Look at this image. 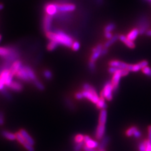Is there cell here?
Returning a JSON list of instances; mask_svg holds the SVG:
<instances>
[{"mask_svg":"<svg viewBox=\"0 0 151 151\" xmlns=\"http://www.w3.org/2000/svg\"><path fill=\"white\" fill-rule=\"evenodd\" d=\"M45 34L47 38L50 41H54L59 45H62L67 48H71L74 42L72 37L61 30H56L54 32L51 30L45 32Z\"/></svg>","mask_w":151,"mask_h":151,"instance_id":"cell-1","label":"cell"},{"mask_svg":"<svg viewBox=\"0 0 151 151\" xmlns=\"http://www.w3.org/2000/svg\"><path fill=\"white\" fill-rule=\"evenodd\" d=\"M83 91L82 92L83 97L93 104H96L100 97L95 89L88 83H85L83 85Z\"/></svg>","mask_w":151,"mask_h":151,"instance_id":"cell-2","label":"cell"},{"mask_svg":"<svg viewBox=\"0 0 151 151\" xmlns=\"http://www.w3.org/2000/svg\"><path fill=\"white\" fill-rule=\"evenodd\" d=\"M58 13L68 14L75 11L76 9V6L73 3H70L68 1H60L56 2Z\"/></svg>","mask_w":151,"mask_h":151,"instance_id":"cell-3","label":"cell"},{"mask_svg":"<svg viewBox=\"0 0 151 151\" xmlns=\"http://www.w3.org/2000/svg\"><path fill=\"white\" fill-rule=\"evenodd\" d=\"M129 71L127 70H119L113 74L111 80V83L114 88V91H116L119 87V82L122 77L128 75Z\"/></svg>","mask_w":151,"mask_h":151,"instance_id":"cell-4","label":"cell"},{"mask_svg":"<svg viewBox=\"0 0 151 151\" xmlns=\"http://www.w3.org/2000/svg\"><path fill=\"white\" fill-rule=\"evenodd\" d=\"M150 26V23L146 15H142L139 19L137 22V27L139 32V34L143 35L146 34Z\"/></svg>","mask_w":151,"mask_h":151,"instance_id":"cell-5","label":"cell"},{"mask_svg":"<svg viewBox=\"0 0 151 151\" xmlns=\"http://www.w3.org/2000/svg\"><path fill=\"white\" fill-rule=\"evenodd\" d=\"M114 88L111 82H107L103 87V90L101 93V96L104 97L108 101H111L113 99Z\"/></svg>","mask_w":151,"mask_h":151,"instance_id":"cell-6","label":"cell"},{"mask_svg":"<svg viewBox=\"0 0 151 151\" xmlns=\"http://www.w3.org/2000/svg\"><path fill=\"white\" fill-rule=\"evenodd\" d=\"M13 76L10 73L9 68H5L0 73V80L2 81L5 86L9 87L10 86L12 82Z\"/></svg>","mask_w":151,"mask_h":151,"instance_id":"cell-7","label":"cell"},{"mask_svg":"<svg viewBox=\"0 0 151 151\" xmlns=\"http://www.w3.org/2000/svg\"><path fill=\"white\" fill-rule=\"evenodd\" d=\"M45 14L51 16H54L58 13L56 2H50L44 6Z\"/></svg>","mask_w":151,"mask_h":151,"instance_id":"cell-8","label":"cell"},{"mask_svg":"<svg viewBox=\"0 0 151 151\" xmlns=\"http://www.w3.org/2000/svg\"><path fill=\"white\" fill-rule=\"evenodd\" d=\"M53 24V16H50L48 15L45 14L43 18V27L44 31L45 32H48L51 31Z\"/></svg>","mask_w":151,"mask_h":151,"instance_id":"cell-9","label":"cell"},{"mask_svg":"<svg viewBox=\"0 0 151 151\" xmlns=\"http://www.w3.org/2000/svg\"><path fill=\"white\" fill-rule=\"evenodd\" d=\"M16 76L18 78H19L20 80L22 81H26V82L30 81V79L29 78L25 65L22 66L20 70L17 72Z\"/></svg>","mask_w":151,"mask_h":151,"instance_id":"cell-10","label":"cell"},{"mask_svg":"<svg viewBox=\"0 0 151 151\" xmlns=\"http://www.w3.org/2000/svg\"><path fill=\"white\" fill-rule=\"evenodd\" d=\"M103 49V46L101 44H99L96 47L93 48L92 50V54L90 58V61L95 62L101 56Z\"/></svg>","mask_w":151,"mask_h":151,"instance_id":"cell-11","label":"cell"},{"mask_svg":"<svg viewBox=\"0 0 151 151\" xmlns=\"http://www.w3.org/2000/svg\"><path fill=\"white\" fill-rule=\"evenodd\" d=\"M83 143L85 145V146L92 148H98L99 143L96 140H93L91 139L88 135H85L84 136V140Z\"/></svg>","mask_w":151,"mask_h":151,"instance_id":"cell-12","label":"cell"},{"mask_svg":"<svg viewBox=\"0 0 151 151\" xmlns=\"http://www.w3.org/2000/svg\"><path fill=\"white\" fill-rule=\"evenodd\" d=\"M105 125L106 124H101V123L98 124L96 133H95V137L96 139L99 140H101L105 136V129H106Z\"/></svg>","mask_w":151,"mask_h":151,"instance_id":"cell-13","label":"cell"},{"mask_svg":"<svg viewBox=\"0 0 151 151\" xmlns=\"http://www.w3.org/2000/svg\"><path fill=\"white\" fill-rule=\"evenodd\" d=\"M22 62L19 60H16L12 63L10 67L9 68V70L10 72V73L13 76L16 75L17 72L20 70V69L22 68Z\"/></svg>","mask_w":151,"mask_h":151,"instance_id":"cell-14","label":"cell"},{"mask_svg":"<svg viewBox=\"0 0 151 151\" xmlns=\"http://www.w3.org/2000/svg\"><path fill=\"white\" fill-rule=\"evenodd\" d=\"M110 67H114L118 68L120 70H127L129 64H127L124 62H122L117 60H113L109 62Z\"/></svg>","mask_w":151,"mask_h":151,"instance_id":"cell-15","label":"cell"},{"mask_svg":"<svg viewBox=\"0 0 151 151\" xmlns=\"http://www.w3.org/2000/svg\"><path fill=\"white\" fill-rule=\"evenodd\" d=\"M119 40L122 43L125 44V45L129 48L133 49L135 48V45L134 42L129 40L127 38V36L124 35H119Z\"/></svg>","mask_w":151,"mask_h":151,"instance_id":"cell-16","label":"cell"},{"mask_svg":"<svg viewBox=\"0 0 151 151\" xmlns=\"http://www.w3.org/2000/svg\"><path fill=\"white\" fill-rule=\"evenodd\" d=\"M148 65V62L147 60H142L140 62H139L137 64L135 65H132V72H137L139 70H142L143 68Z\"/></svg>","mask_w":151,"mask_h":151,"instance_id":"cell-17","label":"cell"},{"mask_svg":"<svg viewBox=\"0 0 151 151\" xmlns=\"http://www.w3.org/2000/svg\"><path fill=\"white\" fill-rule=\"evenodd\" d=\"M19 132L20 133V134L23 137V138H24V139H25V142L27 143H29V144H30V145H32V146H34V145L35 143L34 140L32 139V137L29 134V133H27L25 130H20Z\"/></svg>","mask_w":151,"mask_h":151,"instance_id":"cell-18","label":"cell"},{"mask_svg":"<svg viewBox=\"0 0 151 151\" xmlns=\"http://www.w3.org/2000/svg\"><path fill=\"white\" fill-rule=\"evenodd\" d=\"M139 34V32L138 28H134L132 29L127 35V38L129 40L134 42L135 39L137 38Z\"/></svg>","mask_w":151,"mask_h":151,"instance_id":"cell-19","label":"cell"},{"mask_svg":"<svg viewBox=\"0 0 151 151\" xmlns=\"http://www.w3.org/2000/svg\"><path fill=\"white\" fill-rule=\"evenodd\" d=\"M14 50V49H11L8 47H0V57H4V58H7L11 54Z\"/></svg>","mask_w":151,"mask_h":151,"instance_id":"cell-20","label":"cell"},{"mask_svg":"<svg viewBox=\"0 0 151 151\" xmlns=\"http://www.w3.org/2000/svg\"><path fill=\"white\" fill-rule=\"evenodd\" d=\"M110 141V138L108 136H104L103 138L101 139V142L99 143V145L98 147L99 150H103L105 148V147L107 146Z\"/></svg>","mask_w":151,"mask_h":151,"instance_id":"cell-21","label":"cell"},{"mask_svg":"<svg viewBox=\"0 0 151 151\" xmlns=\"http://www.w3.org/2000/svg\"><path fill=\"white\" fill-rule=\"evenodd\" d=\"M119 35L116 34L110 39H108V41L104 44V47L105 48H108L111 47L113 44L115 43L118 40H119Z\"/></svg>","mask_w":151,"mask_h":151,"instance_id":"cell-22","label":"cell"},{"mask_svg":"<svg viewBox=\"0 0 151 151\" xmlns=\"http://www.w3.org/2000/svg\"><path fill=\"white\" fill-rule=\"evenodd\" d=\"M107 120V111L105 109L101 110V112L99 115V123L106 124Z\"/></svg>","mask_w":151,"mask_h":151,"instance_id":"cell-23","label":"cell"},{"mask_svg":"<svg viewBox=\"0 0 151 151\" xmlns=\"http://www.w3.org/2000/svg\"><path fill=\"white\" fill-rule=\"evenodd\" d=\"M9 87L14 91L19 92L22 91L23 87L20 82L17 81H12Z\"/></svg>","mask_w":151,"mask_h":151,"instance_id":"cell-24","label":"cell"},{"mask_svg":"<svg viewBox=\"0 0 151 151\" xmlns=\"http://www.w3.org/2000/svg\"><path fill=\"white\" fill-rule=\"evenodd\" d=\"M2 135L8 140H14L16 139V134L11 133L8 131L4 130L2 133Z\"/></svg>","mask_w":151,"mask_h":151,"instance_id":"cell-25","label":"cell"},{"mask_svg":"<svg viewBox=\"0 0 151 151\" xmlns=\"http://www.w3.org/2000/svg\"><path fill=\"white\" fill-rule=\"evenodd\" d=\"M96 105L98 109H100L101 110L105 109L106 108V104L105 103V99L104 97H100L99 100H98L97 103L96 104Z\"/></svg>","mask_w":151,"mask_h":151,"instance_id":"cell-26","label":"cell"},{"mask_svg":"<svg viewBox=\"0 0 151 151\" xmlns=\"http://www.w3.org/2000/svg\"><path fill=\"white\" fill-rule=\"evenodd\" d=\"M25 66H26V68L27 70L29 78L30 79V81H32V82L36 81L37 80V76L35 75L34 70H32L29 66H27V65H25Z\"/></svg>","mask_w":151,"mask_h":151,"instance_id":"cell-27","label":"cell"},{"mask_svg":"<svg viewBox=\"0 0 151 151\" xmlns=\"http://www.w3.org/2000/svg\"><path fill=\"white\" fill-rule=\"evenodd\" d=\"M58 44L54 41H50L47 45V49L49 51H53L58 47Z\"/></svg>","mask_w":151,"mask_h":151,"instance_id":"cell-28","label":"cell"},{"mask_svg":"<svg viewBox=\"0 0 151 151\" xmlns=\"http://www.w3.org/2000/svg\"><path fill=\"white\" fill-rule=\"evenodd\" d=\"M115 27L116 26L114 23L112 22L109 23L105 26V27L104 28V31L105 32H111L115 29Z\"/></svg>","mask_w":151,"mask_h":151,"instance_id":"cell-29","label":"cell"},{"mask_svg":"<svg viewBox=\"0 0 151 151\" xmlns=\"http://www.w3.org/2000/svg\"><path fill=\"white\" fill-rule=\"evenodd\" d=\"M138 130V128L135 127H132L126 131V135L128 137H131L134 135V133Z\"/></svg>","mask_w":151,"mask_h":151,"instance_id":"cell-30","label":"cell"},{"mask_svg":"<svg viewBox=\"0 0 151 151\" xmlns=\"http://www.w3.org/2000/svg\"><path fill=\"white\" fill-rule=\"evenodd\" d=\"M16 139L17 140L20 144H22V145H23L26 142L24 139V138H23V137L22 136V134H20V132H18L16 133Z\"/></svg>","mask_w":151,"mask_h":151,"instance_id":"cell-31","label":"cell"},{"mask_svg":"<svg viewBox=\"0 0 151 151\" xmlns=\"http://www.w3.org/2000/svg\"><path fill=\"white\" fill-rule=\"evenodd\" d=\"M83 140H84V135L81 134H78L76 135L75 137V142L76 144L83 142Z\"/></svg>","mask_w":151,"mask_h":151,"instance_id":"cell-32","label":"cell"},{"mask_svg":"<svg viewBox=\"0 0 151 151\" xmlns=\"http://www.w3.org/2000/svg\"><path fill=\"white\" fill-rule=\"evenodd\" d=\"M34 83V85L38 89H39V90H43L44 89V87L43 85L39 81H38V80H37L36 81L33 82Z\"/></svg>","mask_w":151,"mask_h":151,"instance_id":"cell-33","label":"cell"},{"mask_svg":"<svg viewBox=\"0 0 151 151\" xmlns=\"http://www.w3.org/2000/svg\"><path fill=\"white\" fill-rule=\"evenodd\" d=\"M147 148V140L140 142L138 146V150L139 151H146Z\"/></svg>","mask_w":151,"mask_h":151,"instance_id":"cell-34","label":"cell"},{"mask_svg":"<svg viewBox=\"0 0 151 151\" xmlns=\"http://www.w3.org/2000/svg\"><path fill=\"white\" fill-rule=\"evenodd\" d=\"M142 71L144 74H145L146 75L151 78V68L150 67L148 66L145 67L142 69Z\"/></svg>","mask_w":151,"mask_h":151,"instance_id":"cell-35","label":"cell"},{"mask_svg":"<svg viewBox=\"0 0 151 151\" xmlns=\"http://www.w3.org/2000/svg\"><path fill=\"white\" fill-rule=\"evenodd\" d=\"M71 48L72 49V50H74V51H78L80 48V44L78 42L75 41L72 44V45Z\"/></svg>","mask_w":151,"mask_h":151,"instance_id":"cell-36","label":"cell"},{"mask_svg":"<svg viewBox=\"0 0 151 151\" xmlns=\"http://www.w3.org/2000/svg\"><path fill=\"white\" fill-rule=\"evenodd\" d=\"M44 77L47 80H50L52 78V73L49 70H44L43 73Z\"/></svg>","mask_w":151,"mask_h":151,"instance_id":"cell-37","label":"cell"},{"mask_svg":"<svg viewBox=\"0 0 151 151\" xmlns=\"http://www.w3.org/2000/svg\"><path fill=\"white\" fill-rule=\"evenodd\" d=\"M84 143L82 142L80 143H76L74 147V151H80L83 148Z\"/></svg>","mask_w":151,"mask_h":151,"instance_id":"cell-38","label":"cell"},{"mask_svg":"<svg viewBox=\"0 0 151 151\" xmlns=\"http://www.w3.org/2000/svg\"><path fill=\"white\" fill-rule=\"evenodd\" d=\"M22 146H24V147L27 150V151H34V148L33 147V146L29 144L27 142H25Z\"/></svg>","mask_w":151,"mask_h":151,"instance_id":"cell-39","label":"cell"},{"mask_svg":"<svg viewBox=\"0 0 151 151\" xmlns=\"http://www.w3.org/2000/svg\"><path fill=\"white\" fill-rule=\"evenodd\" d=\"M88 67H89V69L92 72H93L94 70H95L96 68V65H95V63L93 62H91L90 61L89 63H88Z\"/></svg>","mask_w":151,"mask_h":151,"instance_id":"cell-40","label":"cell"},{"mask_svg":"<svg viewBox=\"0 0 151 151\" xmlns=\"http://www.w3.org/2000/svg\"><path fill=\"white\" fill-rule=\"evenodd\" d=\"M75 97L77 100H82V99H83L84 98L82 92H77V93H76Z\"/></svg>","mask_w":151,"mask_h":151,"instance_id":"cell-41","label":"cell"},{"mask_svg":"<svg viewBox=\"0 0 151 151\" xmlns=\"http://www.w3.org/2000/svg\"><path fill=\"white\" fill-rule=\"evenodd\" d=\"M120 70V69L118 68L114 67H110L109 68V72L110 73L114 74V73H115L117 70Z\"/></svg>","mask_w":151,"mask_h":151,"instance_id":"cell-42","label":"cell"},{"mask_svg":"<svg viewBox=\"0 0 151 151\" xmlns=\"http://www.w3.org/2000/svg\"><path fill=\"white\" fill-rule=\"evenodd\" d=\"M148 141L151 143V125L148 128Z\"/></svg>","mask_w":151,"mask_h":151,"instance_id":"cell-43","label":"cell"},{"mask_svg":"<svg viewBox=\"0 0 151 151\" xmlns=\"http://www.w3.org/2000/svg\"><path fill=\"white\" fill-rule=\"evenodd\" d=\"M104 35H105V37L107 39H110L113 37L111 32H105Z\"/></svg>","mask_w":151,"mask_h":151,"instance_id":"cell-44","label":"cell"},{"mask_svg":"<svg viewBox=\"0 0 151 151\" xmlns=\"http://www.w3.org/2000/svg\"><path fill=\"white\" fill-rule=\"evenodd\" d=\"M141 135H142L141 132H140L139 130L138 129L135 132V133H134L133 136H134L135 138H140V137H141Z\"/></svg>","mask_w":151,"mask_h":151,"instance_id":"cell-45","label":"cell"},{"mask_svg":"<svg viewBox=\"0 0 151 151\" xmlns=\"http://www.w3.org/2000/svg\"><path fill=\"white\" fill-rule=\"evenodd\" d=\"M4 115H3V114L0 112V125L4 124Z\"/></svg>","mask_w":151,"mask_h":151,"instance_id":"cell-46","label":"cell"},{"mask_svg":"<svg viewBox=\"0 0 151 151\" xmlns=\"http://www.w3.org/2000/svg\"><path fill=\"white\" fill-rule=\"evenodd\" d=\"M146 151H151V143L147 140V148Z\"/></svg>","mask_w":151,"mask_h":151,"instance_id":"cell-47","label":"cell"},{"mask_svg":"<svg viewBox=\"0 0 151 151\" xmlns=\"http://www.w3.org/2000/svg\"><path fill=\"white\" fill-rule=\"evenodd\" d=\"M83 148V150L85 151H96L94 148H90V147H88L86 146H84Z\"/></svg>","mask_w":151,"mask_h":151,"instance_id":"cell-48","label":"cell"},{"mask_svg":"<svg viewBox=\"0 0 151 151\" xmlns=\"http://www.w3.org/2000/svg\"><path fill=\"white\" fill-rule=\"evenodd\" d=\"M5 83L2 82V81L0 80V91H3L4 89H5Z\"/></svg>","mask_w":151,"mask_h":151,"instance_id":"cell-49","label":"cell"},{"mask_svg":"<svg viewBox=\"0 0 151 151\" xmlns=\"http://www.w3.org/2000/svg\"><path fill=\"white\" fill-rule=\"evenodd\" d=\"M108 48H103V49H102V51H101V55H106V54L108 53Z\"/></svg>","mask_w":151,"mask_h":151,"instance_id":"cell-50","label":"cell"},{"mask_svg":"<svg viewBox=\"0 0 151 151\" xmlns=\"http://www.w3.org/2000/svg\"><path fill=\"white\" fill-rule=\"evenodd\" d=\"M146 35L147 37H151V30H148L146 32Z\"/></svg>","mask_w":151,"mask_h":151,"instance_id":"cell-51","label":"cell"},{"mask_svg":"<svg viewBox=\"0 0 151 151\" xmlns=\"http://www.w3.org/2000/svg\"><path fill=\"white\" fill-rule=\"evenodd\" d=\"M3 8H4V6H3V5L1 4H0V10H2Z\"/></svg>","mask_w":151,"mask_h":151,"instance_id":"cell-52","label":"cell"},{"mask_svg":"<svg viewBox=\"0 0 151 151\" xmlns=\"http://www.w3.org/2000/svg\"><path fill=\"white\" fill-rule=\"evenodd\" d=\"M102 1H103V0H97V3H98V4H101Z\"/></svg>","mask_w":151,"mask_h":151,"instance_id":"cell-53","label":"cell"},{"mask_svg":"<svg viewBox=\"0 0 151 151\" xmlns=\"http://www.w3.org/2000/svg\"><path fill=\"white\" fill-rule=\"evenodd\" d=\"M1 39H2V36L0 35V42H1Z\"/></svg>","mask_w":151,"mask_h":151,"instance_id":"cell-54","label":"cell"},{"mask_svg":"<svg viewBox=\"0 0 151 151\" xmlns=\"http://www.w3.org/2000/svg\"><path fill=\"white\" fill-rule=\"evenodd\" d=\"M147 1H149L150 2H151V0H147Z\"/></svg>","mask_w":151,"mask_h":151,"instance_id":"cell-55","label":"cell"},{"mask_svg":"<svg viewBox=\"0 0 151 151\" xmlns=\"http://www.w3.org/2000/svg\"><path fill=\"white\" fill-rule=\"evenodd\" d=\"M99 151H105L104 150H100Z\"/></svg>","mask_w":151,"mask_h":151,"instance_id":"cell-56","label":"cell"}]
</instances>
